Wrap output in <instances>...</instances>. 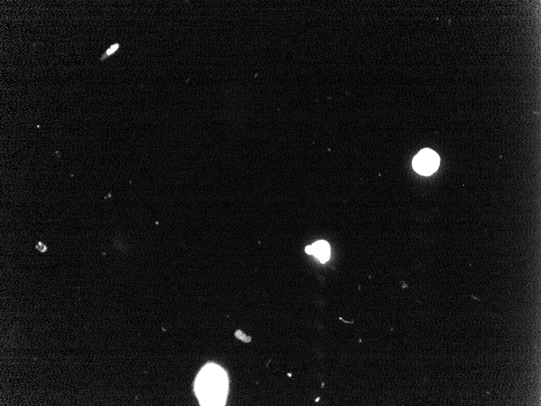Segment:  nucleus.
I'll return each mask as SVG.
<instances>
[{
    "instance_id": "f257e3e1",
    "label": "nucleus",
    "mask_w": 541,
    "mask_h": 406,
    "mask_svg": "<svg viewBox=\"0 0 541 406\" xmlns=\"http://www.w3.org/2000/svg\"><path fill=\"white\" fill-rule=\"evenodd\" d=\"M226 374L217 366H207L196 381V393L203 405H220L226 395Z\"/></svg>"
},
{
    "instance_id": "f03ea898",
    "label": "nucleus",
    "mask_w": 541,
    "mask_h": 406,
    "mask_svg": "<svg viewBox=\"0 0 541 406\" xmlns=\"http://www.w3.org/2000/svg\"><path fill=\"white\" fill-rule=\"evenodd\" d=\"M439 163V156L429 148H425L419 152L412 161L415 170L425 176L433 174L438 169Z\"/></svg>"
},
{
    "instance_id": "7ed1b4c3",
    "label": "nucleus",
    "mask_w": 541,
    "mask_h": 406,
    "mask_svg": "<svg viewBox=\"0 0 541 406\" xmlns=\"http://www.w3.org/2000/svg\"><path fill=\"white\" fill-rule=\"evenodd\" d=\"M312 254L320 260V262H327L330 259V246L326 241H319L311 245Z\"/></svg>"
},
{
    "instance_id": "20e7f679",
    "label": "nucleus",
    "mask_w": 541,
    "mask_h": 406,
    "mask_svg": "<svg viewBox=\"0 0 541 406\" xmlns=\"http://www.w3.org/2000/svg\"><path fill=\"white\" fill-rule=\"evenodd\" d=\"M119 44H118V43H117V44H114L113 45V46H111V47H110V48H109V49L106 51V53L104 54L103 56L101 58V60H105V59H106V58L109 57V56H110V55H112V54H114V52L117 51V50L119 49Z\"/></svg>"
},
{
    "instance_id": "39448f33",
    "label": "nucleus",
    "mask_w": 541,
    "mask_h": 406,
    "mask_svg": "<svg viewBox=\"0 0 541 406\" xmlns=\"http://www.w3.org/2000/svg\"><path fill=\"white\" fill-rule=\"evenodd\" d=\"M37 248L42 252H44L47 251V247H46V245H44V244H42V243H39L38 245H37Z\"/></svg>"
}]
</instances>
